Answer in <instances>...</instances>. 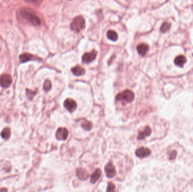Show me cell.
Returning a JSON list of instances; mask_svg holds the SVG:
<instances>
[{
	"label": "cell",
	"mask_w": 193,
	"mask_h": 192,
	"mask_svg": "<svg viewBox=\"0 0 193 192\" xmlns=\"http://www.w3.org/2000/svg\"><path fill=\"white\" fill-rule=\"evenodd\" d=\"M34 58H35L32 55L30 54H27V53L23 54L19 56V59H20L21 63H26L27 61L33 60Z\"/></svg>",
	"instance_id": "cell-16"
},
{
	"label": "cell",
	"mask_w": 193,
	"mask_h": 192,
	"mask_svg": "<svg viewBox=\"0 0 193 192\" xmlns=\"http://www.w3.org/2000/svg\"><path fill=\"white\" fill-rule=\"evenodd\" d=\"M68 136V131L64 127L59 128L55 134L56 138L59 140H65Z\"/></svg>",
	"instance_id": "cell-4"
},
{
	"label": "cell",
	"mask_w": 193,
	"mask_h": 192,
	"mask_svg": "<svg viewBox=\"0 0 193 192\" xmlns=\"http://www.w3.org/2000/svg\"><path fill=\"white\" fill-rule=\"evenodd\" d=\"M151 133V130L149 126H146L143 130L139 132L138 136V140H143L146 137L149 136L150 135Z\"/></svg>",
	"instance_id": "cell-11"
},
{
	"label": "cell",
	"mask_w": 193,
	"mask_h": 192,
	"mask_svg": "<svg viewBox=\"0 0 193 192\" xmlns=\"http://www.w3.org/2000/svg\"><path fill=\"white\" fill-rule=\"evenodd\" d=\"M170 27H171V24L169 23L164 22L160 27V31L163 33H165L170 29Z\"/></svg>",
	"instance_id": "cell-20"
},
{
	"label": "cell",
	"mask_w": 193,
	"mask_h": 192,
	"mask_svg": "<svg viewBox=\"0 0 193 192\" xmlns=\"http://www.w3.org/2000/svg\"><path fill=\"white\" fill-rule=\"evenodd\" d=\"M104 171L107 177L110 178L114 177L116 173L115 167L111 162H109L107 164V165H106L104 167Z\"/></svg>",
	"instance_id": "cell-6"
},
{
	"label": "cell",
	"mask_w": 193,
	"mask_h": 192,
	"mask_svg": "<svg viewBox=\"0 0 193 192\" xmlns=\"http://www.w3.org/2000/svg\"><path fill=\"white\" fill-rule=\"evenodd\" d=\"M11 135V131L9 128H5L1 132V136L2 138L5 139H8L10 137Z\"/></svg>",
	"instance_id": "cell-19"
},
{
	"label": "cell",
	"mask_w": 193,
	"mask_h": 192,
	"mask_svg": "<svg viewBox=\"0 0 193 192\" xmlns=\"http://www.w3.org/2000/svg\"><path fill=\"white\" fill-rule=\"evenodd\" d=\"M176 154H177V153H176V151H172V152H171V154H169V159L170 160H173L174 158H175L176 156Z\"/></svg>",
	"instance_id": "cell-24"
},
{
	"label": "cell",
	"mask_w": 193,
	"mask_h": 192,
	"mask_svg": "<svg viewBox=\"0 0 193 192\" xmlns=\"http://www.w3.org/2000/svg\"><path fill=\"white\" fill-rule=\"evenodd\" d=\"M134 99V94L131 90H125L119 93L116 96V100L118 101L131 103Z\"/></svg>",
	"instance_id": "cell-3"
},
{
	"label": "cell",
	"mask_w": 193,
	"mask_h": 192,
	"mask_svg": "<svg viewBox=\"0 0 193 192\" xmlns=\"http://www.w3.org/2000/svg\"><path fill=\"white\" fill-rule=\"evenodd\" d=\"M137 50L140 55L144 56L149 50V46L145 43H141L138 45Z\"/></svg>",
	"instance_id": "cell-13"
},
{
	"label": "cell",
	"mask_w": 193,
	"mask_h": 192,
	"mask_svg": "<svg viewBox=\"0 0 193 192\" xmlns=\"http://www.w3.org/2000/svg\"><path fill=\"white\" fill-rule=\"evenodd\" d=\"M51 88V83L49 80H46L44 84V89L46 92L50 91Z\"/></svg>",
	"instance_id": "cell-21"
},
{
	"label": "cell",
	"mask_w": 193,
	"mask_h": 192,
	"mask_svg": "<svg viewBox=\"0 0 193 192\" xmlns=\"http://www.w3.org/2000/svg\"><path fill=\"white\" fill-rule=\"evenodd\" d=\"M101 175V171L100 169H96L95 171L93 172L91 175V180H90L92 184H95L100 178Z\"/></svg>",
	"instance_id": "cell-14"
},
{
	"label": "cell",
	"mask_w": 193,
	"mask_h": 192,
	"mask_svg": "<svg viewBox=\"0 0 193 192\" xmlns=\"http://www.w3.org/2000/svg\"><path fill=\"white\" fill-rule=\"evenodd\" d=\"M81 126L84 130L86 131L91 130L92 128V123L86 120H83L81 123Z\"/></svg>",
	"instance_id": "cell-18"
},
{
	"label": "cell",
	"mask_w": 193,
	"mask_h": 192,
	"mask_svg": "<svg viewBox=\"0 0 193 192\" xmlns=\"http://www.w3.org/2000/svg\"><path fill=\"white\" fill-rule=\"evenodd\" d=\"M97 55V52L95 50L85 53L82 56V61L85 63H90L95 59Z\"/></svg>",
	"instance_id": "cell-5"
},
{
	"label": "cell",
	"mask_w": 193,
	"mask_h": 192,
	"mask_svg": "<svg viewBox=\"0 0 193 192\" xmlns=\"http://www.w3.org/2000/svg\"><path fill=\"white\" fill-rule=\"evenodd\" d=\"M72 73L76 76H80L85 74V70L84 68L81 67L80 65H77L75 67H73L71 69Z\"/></svg>",
	"instance_id": "cell-12"
},
{
	"label": "cell",
	"mask_w": 193,
	"mask_h": 192,
	"mask_svg": "<svg viewBox=\"0 0 193 192\" xmlns=\"http://www.w3.org/2000/svg\"><path fill=\"white\" fill-rule=\"evenodd\" d=\"M76 175L81 180H86L89 178L88 172L82 168H78L76 170Z\"/></svg>",
	"instance_id": "cell-10"
},
{
	"label": "cell",
	"mask_w": 193,
	"mask_h": 192,
	"mask_svg": "<svg viewBox=\"0 0 193 192\" xmlns=\"http://www.w3.org/2000/svg\"><path fill=\"white\" fill-rule=\"evenodd\" d=\"M174 62L177 66L183 67L184 64L186 62V58L183 55H180L175 58Z\"/></svg>",
	"instance_id": "cell-15"
},
{
	"label": "cell",
	"mask_w": 193,
	"mask_h": 192,
	"mask_svg": "<svg viewBox=\"0 0 193 192\" xmlns=\"http://www.w3.org/2000/svg\"><path fill=\"white\" fill-rule=\"evenodd\" d=\"M30 2L35 5H39L42 2V0H30Z\"/></svg>",
	"instance_id": "cell-23"
},
{
	"label": "cell",
	"mask_w": 193,
	"mask_h": 192,
	"mask_svg": "<svg viewBox=\"0 0 193 192\" xmlns=\"http://www.w3.org/2000/svg\"><path fill=\"white\" fill-rule=\"evenodd\" d=\"M12 83V78L9 74H3L0 78V85L5 88L8 87Z\"/></svg>",
	"instance_id": "cell-8"
},
{
	"label": "cell",
	"mask_w": 193,
	"mask_h": 192,
	"mask_svg": "<svg viewBox=\"0 0 193 192\" xmlns=\"http://www.w3.org/2000/svg\"><path fill=\"white\" fill-rule=\"evenodd\" d=\"M115 191V185L112 182H109L107 188V192H114Z\"/></svg>",
	"instance_id": "cell-22"
},
{
	"label": "cell",
	"mask_w": 193,
	"mask_h": 192,
	"mask_svg": "<svg viewBox=\"0 0 193 192\" xmlns=\"http://www.w3.org/2000/svg\"><path fill=\"white\" fill-rule=\"evenodd\" d=\"M85 27V20L82 16L75 17L71 23L70 28L71 30L75 32H79Z\"/></svg>",
	"instance_id": "cell-1"
},
{
	"label": "cell",
	"mask_w": 193,
	"mask_h": 192,
	"mask_svg": "<svg viewBox=\"0 0 193 192\" xmlns=\"http://www.w3.org/2000/svg\"><path fill=\"white\" fill-rule=\"evenodd\" d=\"M21 16L23 17V18H24L26 20H27L32 25H35V26L40 25V19L37 15L31 13L29 11H25V10L21 11Z\"/></svg>",
	"instance_id": "cell-2"
},
{
	"label": "cell",
	"mask_w": 193,
	"mask_h": 192,
	"mask_svg": "<svg viewBox=\"0 0 193 192\" xmlns=\"http://www.w3.org/2000/svg\"><path fill=\"white\" fill-rule=\"evenodd\" d=\"M107 38L112 41H116L118 39V35L114 30H110L107 32Z\"/></svg>",
	"instance_id": "cell-17"
},
{
	"label": "cell",
	"mask_w": 193,
	"mask_h": 192,
	"mask_svg": "<svg viewBox=\"0 0 193 192\" xmlns=\"http://www.w3.org/2000/svg\"><path fill=\"white\" fill-rule=\"evenodd\" d=\"M64 107L70 112L75 111L77 108V104L76 101L71 99H67L64 102Z\"/></svg>",
	"instance_id": "cell-7"
},
{
	"label": "cell",
	"mask_w": 193,
	"mask_h": 192,
	"mask_svg": "<svg viewBox=\"0 0 193 192\" xmlns=\"http://www.w3.org/2000/svg\"><path fill=\"white\" fill-rule=\"evenodd\" d=\"M151 154V151L147 148L141 147L138 148L136 151V155L139 158H145Z\"/></svg>",
	"instance_id": "cell-9"
}]
</instances>
